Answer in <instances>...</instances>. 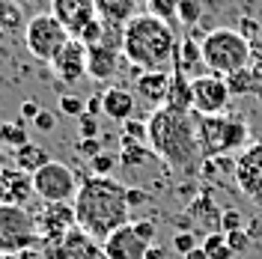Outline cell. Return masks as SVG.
I'll use <instances>...</instances> for the list:
<instances>
[{"instance_id": "d6a6232c", "label": "cell", "mask_w": 262, "mask_h": 259, "mask_svg": "<svg viewBox=\"0 0 262 259\" xmlns=\"http://www.w3.org/2000/svg\"><path fill=\"white\" fill-rule=\"evenodd\" d=\"M81 119H83V134H86V137H96V122L86 119V116H81Z\"/></svg>"}, {"instance_id": "277c9868", "label": "cell", "mask_w": 262, "mask_h": 259, "mask_svg": "<svg viewBox=\"0 0 262 259\" xmlns=\"http://www.w3.org/2000/svg\"><path fill=\"white\" fill-rule=\"evenodd\" d=\"M200 57L212 75H221V78L242 75L250 66V36L232 27L209 30L200 42Z\"/></svg>"}, {"instance_id": "f546056e", "label": "cell", "mask_w": 262, "mask_h": 259, "mask_svg": "<svg viewBox=\"0 0 262 259\" xmlns=\"http://www.w3.org/2000/svg\"><path fill=\"white\" fill-rule=\"evenodd\" d=\"M128 200H131V209H134V206H143V203L149 200V194L146 191H134V188H128Z\"/></svg>"}, {"instance_id": "5b68a950", "label": "cell", "mask_w": 262, "mask_h": 259, "mask_svg": "<svg viewBox=\"0 0 262 259\" xmlns=\"http://www.w3.org/2000/svg\"><path fill=\"white\" fill-rule=\"evenodd\" d=\"M196 137H200V149L203 158H224L232 152L247 149V137L250 128L242 116H229V114H217V116H196Z\"/></svg>"}, {"instance_id": "2e32d148", "label": "cell", "mask_w": 262, "mask_h": 259, "mask_svg": "<svg viewBox=\"0 0 262 259\" xmlns=\"http://www.w3.org/2000/svg\"><path fill=\"white\" fill-rule=\"evenodd\" d=\"M170 81H173L170 72H143L134 81V93L143 98V101H149L152 107H164L167 93H170Z\"/></svg>"}, {"instance_id": "4316f807", "label": "cell", "mask_w": 262, "mask_h": 259, "mask_svg": "<svg viewBox=\"0 0 262 259\" xmlns=\"http://www.w3.org/2000/svg\"><path fill=\"white\" fill-rule=\"evenodd\" d=\"M152 9H155V15L167 18L176 12V0H152Z\"/></svg>"}, {"instance_id": "8fae6325", "label": "cell", "mask_w": 262, "mask_h": 259, "mask_svg": "<svg viewBox=\"0 0 262 259\" xmlns=\"http://www.w3.org/2000/svg\"><path fill=\"white\" fill-rule=\"evenodd\" d=\"M232 179H235V188H238L256 209H262V140L259 143H250L247 149H242V152L235 155Z\"/></svg>"}, {"instance_id": "f1b7e54d", "label": "cell", "mask_w": 262, "mask_h": 259, "mask_svg": "<svg viewBox=\"0 0 262 259\" xmlns=\"http://www.w3.org/2000/svg\"><path fill=\"white\" fill-rule=\"evenodd\" d=\"M36 128L39 131H51L54 128V116H51L48 111H42V114L36 116Z\"/></svg>"}, {"instance_id": "7402d4cb", "label": "cell", "mask_w": 262, "mask_h": 259, "mask_svg": "<svg viewBox=\"0 0 262 259\" xmlns=\"http://www.w3.org/2000/svg\"><path fill=\"white\" fill-rule=\"evenodd\" d=\"M0 143H9L12 149H21V146L30 143V134L21 122H3L0 125Z\"/></svg>"}, {"instance_id": "484cf974", "label": "cell", "mask_w": 262, "mask_h": 259, "mask_svg": "<svg viewBox=\"0 0 262 259\" xmlns=\"http://www.w3.org/2000/svg\"><path fill=\"white\" fill-rule=\"evenodd\" d=\"M60 111H63L66 116H78V119H81L83 116V101L75 98V96H63L60 98Z\"/></svg>"}, {"instance_id": "cb8c5ba5", "label": "cell", "mask_w": 262, "mask_h": 259, "mask_svg": "<svg viewBox=\"0 0 262 259\" xmlns=\"http://www.w3.org/2000/svg\"><path fill=\"white\" fill-rule=\"evenodd\" d=\"M200 15H203V6H200L196 0H176V18H179L185 27L196 24Z\"/></svg>"}, {"instance_id": "4fadbf2b", "label": "cell", "mask_w": 262, "mask_h": 259, "mask_svg": "<svg viewBox=\"0 0 262 259\" xmlns=\"http://www.w3.org/2000/svg\"><path fill=\"white\" fill-rule=\"evenodd\" d=\"M51 15L66 27L72 39H81L83 30L98 18L96 0H51Z\"/></svg>"}, {"instance_id": "4dcf8cb0", "label": "cell", "mask_w": 262, "mask_h": 259, "mask_svg": "<svg viewBox=\"0 0 262 259\" xmlns=\"http://www.w3.org/2000/svg\"><path fill=\"white\" fill-rule=\"evenodd\" d=\"M21 111H24V116H30V119H36V116L42 114V107H39L36 101H24V104H21Z\"/></svg>"}, {"instance_id": "836d02e7", "label": "cell", "mask_w": 262, "mask_h": 259, "mask_svg": "<svg viewBox=\"0 0 262 259\" xmlns=\"http://www.w3.org/2000/svg\"><path fill=\"white\" fill-rule=\"evenodd\" d=\"M185 259H209V256H206V250H203V247H194L191 253H185Z\"/></svg>"}, {"instance_id": "83f0119b", "label": "cell", "mask_w": 262, "mask_h": 259, "mask_svg": "<svg viewBox=\"0 0 262 259\" xmlns=\"http://www.w3.org/2000/svg\"><path fill=\"white\" fill-rule=\"evenodd\" d=\"M176 247H179V253H191L196 247V239L194 235H179V239H176Z\"/></svg>"}, {"instance_id": "e0dca14e", "label": "cell", "mask_w": 262, "mask_h": 259, "mask_svg": "<svg viewBox=\"0 0 262 259\" xmlns=\"http://www.w3.org/2000/svg\"><path fill=\"white\" fill-rule=\"evenodd\" d=\"M101 111L116 122H128L134 116V93H128L125 87H107L101 93Z\"/></svg>"}, {"instance_id": "ac0fdd59", "label": "cell", "mask_w": 262, "mask_h": 259, "mask_svg": "<svg viewBox=\"0 0 262 259\" xmlns=\"http://www.w3.org/2000/svg\"><path fill=\"white\" fill-rule=\"evenodd\" d=\"M63 250H66V259H107L101 242L90 239V235L78 227L63 239Z\"/></svg>"}, {"instance_id": "9a60e30c", "label": "cell", "mask_w": 262, "mask_h": 259, "mask_svg": "<svg viewBox=\"0 0 262 259\" xmlns=\"http://www.w3.org/2000/svg\"><path fill=\"white\" fill-rule=\"evenodd\" d=\"M51 69H54V75L63 83H78L83 75H86V45H83L81 39H72V42L54 57Z\"/></svg>"}, {"instance_id": "52a82bcc", "label": "cell", "mask_w": 262, "mask_h": 259, "mask_svg": "<svg viewBox=\"0 0 262 259\" xmlns=\"http://www.w3.org/2000/svg\"><path fill=\"white\" fill-rule=\"evenodd\" d=\"M21 36H24V48L30 51V57L42 60V63H54V57L72 42V36L66 33V27L51 12L33 15Z\"/></svg>"}, {"instance_id": "5bb4252c", "label": "cell", "mask_w": 262, "mask_h": 259, "mask_svg": "<svg viewBox=\"0 0 262 259\" xmlns=\"http://www.w3.org/2000/svg\"><path fill=\"white\" fill-rule=\"evenodd\" d=\"M30 197H36L30 173L18 170L15 164H0V206H24L30 203Z\"/></svg>"}, {"instance_id": "d4e9b609", "label": "cell", "mask_w": 262, "mask_h": 259, "mask_svg": "<svg viewBox=\"0 0 262 259\" xmlns=\"http://www.w3.org/2000/svg\"><path fill=\"white\" fill-rule=\"evenodd\" d=\"M90 164H93V176H111V170L116 167V158L107 152H98V155H93Z\"/></svg>"}, {"instance_id": "1f68e13d", "label": "cell", "mask_w": 262, "mask_h": 259, "mask_svg": "<svg viewBox=\"0 0 262 259\" xmlns=\"http://www.w3.org/2000/svg\"><path fill=\"white\" fill-rule=\"evenodd\" d=\"M18 259H45V253H42V247L36 244V247H30V250H24Z\"/></svg>"}, {"instance_id": "7c38bea8", "label": "cell", "mask_w": 262, "mask_h": 259, "mask_svg": "<svg viewBox=\"0 0 262 259\" xmlns=\"http://www.w3.org/2000/svg\"><path fill=\"white\" fill-rule=\"evenodd\" d=\"M36 227H39V242H63L78 227L75 206L72 203H45L42 211L36 214Z\"/></svg>"}, {"instance_id": "3957f363", "label": "cell", "mask_w": 262, "mask_h": 259, "mask_svg": "<svg viewBox=\"0 0 262 259\" xmlns=\"http://www.w3.org/2000/svg\"><path fill=\"white\" fill-rule=\"evenodd\" d=\"M179 42L167 18L155 12H140L122 27V57L143 72H170L176 66Z\"/></svg>"}, {"instance_id": "e575fe53", "label": "cell", "mask_w": 262, "mask_h": 259, "mask_svg": "<svg viewBox=\"0 0 262 259\" xmlns=\"http://www.w3.org/2000/svg\"><path fill=\"white\" fill-rule=\"evenodd\" d=\"M0 164H3V143H0Z\"/></svg>"}, {"instance_id": "6da1fadb", "label": "cell", "mask_w": 262, "mask_h": 259, "mask_svg": "<svg viewBox=\"0 0 262 259\" xmlns=\"http://www.w3.org/2000/svg\"><path fill=\"white\" fill-rule=\"evenodd\" d=\"M75 218L78 229H83L90 239L107 242L119 227L131 221V200L128 188L114 176H90L81 182V191L75 197Z\"/></svg>"}, {"instance_id": "ffe728a7", "label": "cell", "mask_w": 262, "mask_h": 259, "mask_svg": "<svg viewBox=\"0 0 262 259\" xmlns=\"http://www.w3.org/2000/svg\"><path fill=\"white\" fill-rule=\"evenodd\" d=\"M27 21H24V9L18 0H0V39L15 36L18 30L24 33Z\"/></svg>"}, {"instance_id": "9c48e42d", "label": "cell", "mask_w": 262, "mask_h": 259, "mask_svg": "<svg viewBox=\"0 0 262 259\" xmlns=\"http://www.w3.org/2000/svg\"><path fill=\"white\" fill-rule=\"evenodd\" d=\"M155 242V224L152 221H128L101 244L107 259H146Z\"/></svg>"}, {"instance_id": "603a6c76", "label": "cell", "mask_w": 262, "mask_h": 259, "mask_svg": "<svg viewBox=\"0 0 262 259\" xmlns=\"http://www.w3.org/2000/svg\"><path fill=\"white\" fill-rule=\"evenodd\" d=\"M203 250H206L209 259H232L235 256V250L229 247V242L221 235V232H212V235L203 242Z\"/></svg>"}, {"instance_id": "8992f818", "label": "cell", "mask_w": 262, "mask_h": 259, "mask_svg": "<svg viewBox=\"0 0 262 259\" xmlns=\"http://www.w3.org/2000/svg\"><path fill=\"white\" fill-rule=\"evenodd\" d=\"M39 244L36 214L27 206H0V253L21 256Z\"/></svg>"}, {"instance_id": "7a4b0ae2", "label": "cell", "mask_w": 262, "mask_h": 259, "mask_svg": "<svg viewBox=\"0 0 262 259\" xmlns=\"http://www.w3.org/2000/svg\"><path fill=\"white\" fill-rule=\"evenodd\" d=\"M146 146L176 173H191L203 161L194 111L155 107L146 119Z\"/></svg>"}, {"instance_id": "44dd1931", "label": "cell", "mask_w": 262, "mask_h": 259, "mask_svg": "<svg viewBox=\"0 0 262 259\" xmlns=\"http://www.w3.org/2000/svg\"><path fill=\"white\" fill-rule=\"evenodd\" d=\"M48 152L42 149V146H36V143H27V146H21V149H15V167L18 170H24V173H36V170H42L45 164H48Z\"/></svg>"}, {"instance_id": "30bf717a", "label": "cell", "mask_w": 262, "mask_h": 259, "mask_svg": "<svg viewBox=\"0 0 262 259\" xmlns=\"http://www.w3.org/2000/svg\"><path fill=\"white\" fill-rule=\"evenodd\" d=\"M229 96H232V87H229L227 78L221 75H196L191 78V111L196 116H217L227 114Z\"/></svg>"}, {"instance_id": "ba28073f", "label": "cell", "mask_w": 262, "mask_h": 259, "mask_svg": "<svg viewBox=\"0 0 262 259\" xmlns=\"http://www.w3.org/2000/svg\"><path fill=\"white\" fill-rule=\"evenodd\" d=\"M33 191L42 203H75V197L81 191V182L69 164L51 158L42 170L33 173Z\"/></svg>"}, {"instance_id": "d6986e66", "label": "cell", "mask_w": 262, "mask_h": 259, "mask_svg": "<svg viewBox=\"0 0 262 259\" xmlns=\"http://www.w3.org/2000/svg\"><path fill=\"white\" fill-rule=\"evenodd\" d=\"M96 12L101 21L116 24V27H125L137 12V0H96Z\"/></svg>"}]
</instances>
